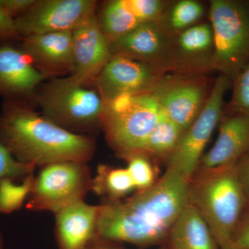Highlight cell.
<instances>
[{"label":"cell","mask_w":249,"mask_h":249,"mask_svg":"<svg viewBox=\"0 0 249 249\" xmlns=\"http://www.w3.org/2000/svg\"><path fill=\"white\" fill-rule=\"evenodd\" d=\"M188 201V180L167 168L150 188L119 201L101 203L97 235L139 247L163 245Z\"/></svg>","instance_id":"cell-1"},{"label":"cell","mask_w":249,"mask_h":249,"mask_svg":"<svg viewBox=\"0 0 249 249\" xmlns=\"http://www.w3.org/2000/svg\"><path fill=\"white\" fill-rule=\"evenodd\" d=\"M0 142L18 161L40 168L58 162L88 163L96 147L93 139L62 128L31 105L11 101L3 102Z\"/></svg>","instance_id":"cell-2"},{"label":"cell","mask_w":249,"mask_h":249,"mask_svg":"<svg viewBox=\"0 0 249 249\" xmlns=\"http://www.w3.org/2000/svg\"><path fill=\"white\" fill-rule=\"evenodd\" d=\"M188 201L207 223L219 248L231 242L249 205L235 165L196 171L188 180Z\"/></svg>","instance_id":"cell-3"},{"label":"cell","mask_w":249,"mask_h":249,"mask_svg":"<svg viewBox=\"0 0 249 249\" xmlns=\"http://www.w3.org/2000/svg\"><path fill=\"white\" fill-rule=\"evenodd\" d=\"M42 116L73 133L101 128L104 101L97 90L83 86L70 77L45 80L31 100Z\"/></svg>","instance_id":"cell-4"},{"label":"cell","mask_w":249,"mask_h":249,"mask_svg":"<svg viewBox=\"0 0 249 249\" xmlns=\"http://www.w3.org/2000/svg\"><path fill=\"white\" fill-rule=\"evenodd\" d=\"M162 110L151 93L124 94L104 101L101 120L106 140L121 158L142 153Z\"/></svg>","instance_id":"cell-5"},{"label":"cell","mask_w":249,"mask_h":249,"mask_svg":"<svg viewBox=\"0 0 249 249\" xmlns=\"http://www.w3.org/2000/svg\"><path fill=\"white\" fill-rule=\"evenodd\" d=\"M209 18L214 38L213 70L232 80L249 61V1L212 0Z\"/></svg>","instance_id":"cell-6"},{"label":"cell","mask_w":249,"mask_h":249,"mask_svg":"<svg viewBox=\"0 0 249 249\" xmlns=\"http://www.w3.org/2000/svg\"><path fill=\"white\" fill-rule=\"evenodd\" d=\"M88 163L64 161L41 167L26 201V209L56 214L70 205L84 201L91 191L92 181Z\"/></svg>","instance_id":"cell-7"},{"label":"cell","mask_w":249,"mask_h":249,"mask_svg":"<svg viewBox=\"0 0 249 249\" xmlns=\"http://www.w3.org/2000/svg\"><path fill=\"white\" fill-rule=\"evenodd\" d=\"M231 85L229 77L222 74L217 77L202 111L183 132L175 150L167 159V168L175 170L188 180L196 173L205 147L222 121L224 96Z\"/></svg>","instance_id":"cell-8"},{"label":"cell","mask_w":249,"mask_h":249,"mask_svg":"<svg viewBox=\"0 0 249 249\" xmlns=\"http://www.w3.org/2000/svg\"><path fill=\"white\" fill-rule=\"evenodd\" d=\"M211 89L206 74L168 72L159 80L151 94L162 111L184 132L202 111Z\"/></svg>","instance_id":"cell-9"},{"label":"cell","mask_w":249,"mask_h":249,"mask_svg":"<svg viewBox=\"0 0 249 249\" xmlns=\"http://www.w3.org/2000/svg\"><path fill=\"white\" fill-rule=\"evenodd\" d=\"M95 0H35L27 12L15 19L21 37L73 31L96 12Z\"/></svg>","instance_id":"cell-10"},{"label":"cell","mask_w":249,"mask_h":249,"mask_svg":"<svg viewBox=\"0 0 249 249\" xmlns=\"http://www.w3.org/2000/svg\"><path fill=\"white\" fill-rule=\"evenodd\" d=\"M164 74L142 62L112 55L95 80L93 88L97 90L103 101L124 94H149Z\"/></svg>","instance_id":"cell-11"},{"label":"cell","mask_w":249,"mask_h":249,"mask_svg":"<svg viewBox=\"0 0 249 249\" xmlns=\"http://www.w3.org/2000/svg\"><path fill=\"white\" fill-rule=\"evenodd\" d=\"M72 37L74 62L69 77L78 84L93 88L112 55L109 42L98 25L96 12L72 31Z\"/></svg>","instance_id":"cell-12"},{"label":"cell","mask_w":249,"mask_h":249,"mask_svg":"<svg viewBox=\"0 0 249 249\" xmlns=\"http://www.w3.org/2000/svg\"><path fill=\"white\" fill-rule=\"evenodd\" d=\"M45 80L21 42L0 43V97L4 101L31 105L36 90Z\"/></svg>","instance_id":"cell-13"},{"label":"cell","mask_w":249,"mask_h":249,"mask_svg":"<svg viewBox=\"0 0 249 249\" xmlns=\"http://www.w3.org/2000/svg\"><path fill=\"white\" fill-rule=\"evenodd\" d=\"M173 37L159 22L141 24L127 35L111 42L112 55L132 59L160 70L170 72Z\"/></svg>","instance_id":"cell-14"},{"label":"cell","mask_w":249,"mask_h":249,"mask_svg":"<svg viewBox=\"0 0 249 249\" xmlns=\"http://www.w3.org/2000/svg\"><path fill=\"white\" fill-rule=\"evenodd\" d=\"M21 45L47 80L71 74L74 62L72 31L27 36L22 37Z\"/></svg>","instance_id":"cell-15"},{"label":"cell","mask_w":249,"mask_h":249,"mask_svg":"<svg viewBox=\"0 0 249 249\" xmlns=\"http://www.w3.org/2000/svg\"><path fill=\"white\" fill-rule=\"evenodd\" d=\"M214 52L211 24H196L173 37L170 72L206 74L213 70Z\"/></svg>","instance_id":"cell-16"},{"label":"cell","mask_w":249,"mask_h":249,"mask_svg":"<svg viewBox=\"0 0 249 249\" xmlns=\"http://www.w3.org/2000/svg\"><path fill=\"white\" fill-rule=\"evenodd\" d=\"M249 152V116L229 114L222 117L217 140L201 157L196 171L231 166Z\"/></svg>","instance_id":"cell-17"},{"label":"cell","mask_w":249,"mask_h":249,"mask_svg":"<svg viewBox=\"0 0 249 249\" xmlns=\"http://www.w3.org/2000/svg\"><path fill=\"white\" fill-rule=\"evenodd\" d=\"M99 205L84 201L67 206L55 215V238L58 249H85L97 237Z\"/></svg>","instance_id":"cell-18"},{"label":"cell","mask_w":249,"mask_h":249,"mask_svg":"<svg viewBox=\"0 0 249 249\" xmlns=\"http://www.w3.org/2000/svg\"><path fill=\"white\" fill-rule=\"evenodd\" d=\"M163 245L165 249H220L207 223L189 201Z\"/></svg>","instance_id":"cell-19"},{"label":"cell","mask_w":249,"mask_h":249,"mask_svg":"<svg viewBox=\"0 0 249 249\" xmlns=\"http://www.w3.org/2000/svg\"><path fill=\"white\" fill-rule=\"evenodd\" d=\"M96 17L100 29L109 44L142 24L129 9L127 0L105 1Z\"/></svg>","instance_id":"cell-20"},{"label":"cell","mask_w":249,"mask_h":249,"mask_svg":"<svg viewBox=\"0 0 249 249\" xmlns=\"http://www.w3.org/2000/svg\"><path fill=\"white\" fill-rule=\"evenodd\" d=\"M134 189L135 186L127 168H114L101 163L91 181V191L100 196L103 202L121 200Z\"/></svg>","instance_id":"cell-21"},{"label":"cell","mask_w":249,"mask_h":249,"mask_svg":"<svg viewBox=\"0 0 249 249\" xmlns=\"http://www.w3.org/2000/svg\"><path fill=\"white\" fill-rule=\"evenodd\" d=\"M204 14L205 8L200 1H169L158 22L168 35L175 37L188 28L200 23Z\"/></svg>","instance_id":"cell-22"},{"label":"cell","mask_w":249,"mask_h":249,"mask_svg":"<svg viewBox=\"0 0 249 249\" xmlns=\"http://www.w3.org/2000/svg\"><path fill=\"white\" fill-rule=\"evenodd\" d=\"M183 132V129L162 111L160 120L149 135L141 155L149 159L167 160L178 145Z\"/></svg>","instance_id":"cell-23"},{"label":"cell","mask_w":249,"mask_h":249,"mask_svg":"<svg viewBox=\"0 0 249 249\" xmlns=\"http://www.w3.org/2000/svg\"><path fill=\"white\" fill-rule=\"evenodd\" d=\"M35 175L34 173L24 178L21 184L14 183L12 178L0 180V213L10 214L22 208L23 204L34 186Z\"/></svg>","instance_id":"cell-24"},{"label":"cell","mask_w":249,"mask_h":249,"mask_svg":"<svg viewBox=\"0 0 249 249\" xmlns=\"http://www.w3.org/2000/svg\"><path fill=\"white\" fill-rule=\"evenodd\" d=\"M231 80L232 96L225 111L228 115L249 116V61Z\"/></svg>","instance_id":"cell-25"},{"label":"cell","mask_w":249,"mask_h":249,"mask_svg":"<svg viewBox=\"0 0 249 249\" xmlns=\"http://www.w3.org/2000/svg\"><path fill=\"white\" fill-rule=\"evenodd\" d=\"M127 169L137 191L150 188L157 181L153 165L150 159L143 155H134L126 160Z\"/></svg>","instance_id":"cell-26"},{"label":"cell","mask_w":249,"mask_h":249,"mask_svg":"<svg viewBox=\"0 0 249 249\" xmlns=\"http://www.w3.org/2000/svg\"><path fill=\"white\" fill-rule=\"evenodd\" d=\"M129 9L141 24L158 22L168 6L163 0H127Z\"/></svg>","instance_id":"cell-27"},{"label":"cell","mask_w":249,"mask_h":249,"mask_svg":"<svg viewBox=\"0 0 249 249\" xmlns=\"http://www.w3.org/2000/svg\"><path fill=\"white\" fill-rule=\"evenodd\" d=\"M35 168L34 165L24 164L16 160L0 142V180L24 178L34 173Z\"/></svg>","instance_id":"cell-28"},{"label":"cell","mask_w":249,"mask_h":249,"mask_svg":"<svg viewBox=\"0 0 249 249\" xmlns=\"http://www.w3.org/2000/svg\"><path fill=\"white\" fill-rule=\"evenodd\" d=\"M22 37L18 33L15 19L0 7V43L20 42Z\"/></svg>","instance_id":"cell-29"},{"label":"cell","mask_w":249,"mask_h":249,"mask_svg":"<svg viewBox=\"0 0 249 249\" xmlns=\"http://www.w3.org/2000/svg\"><path fill=\"white\" fill-rule=\"evenodd\" d=\"M231 243L236 249H249V205L236 227Z\"/></svg>","instance_id":"cell-30"},{"label":"cell","mask_w":249,"mask_h":249,"mask_svg":"<svg viewBox=\"0 0 249 249\" xmlns=\"http://www.w3.org/2000/svg\"><path fill=\"white\" fill-rule=\"evenodd\" d=\"M35 0H0V7L13 19L27 12Z\"/></svg>","instance_id":"cell-31"},{"label":"cell","mask_w":249,"mask_h":249,"mask_svg":"<svg viewBox=\"0 0 249 249\" xmlns=\"http://www.w3.org/2000/svg\"><path fill=\"white\" fill-rule=\"evenodd\" d=\"M237 178L249 205V152L235 164Z\"/></svg>","instance_id":"cell-32"},{"label":"cell","mask_w":249,"mask_h":249,"mask_svg":"<svg viewBox=\"0 0 249 249\" xmlns=\"http://www.w3.org/2000/svg\"><path fill=\"white\" fill-rule=\"evenodd\" d=\"M85 249H127L124 248L120 245V243L103 238V237H97L87 246Z\"/></svg>","instance_id":"cell-33"},{"label":"cell","mask_w":249,"mask_h":249,"mask_svg":"<svg viewBox=\"0 0 249 249\" xmlns=\"http://www.w3.org/2000/svg\"><path fill=\"white\" fill-rule=\"evenodd\" d=\"M220 249H236L235 247L232 245L231 242L230 243L227 244V245L223 246V247H221Z\"/></svg>","instance_id":"cell-34"},{"label":"cell","mask_w":249,"mask_h":249,"mask_svg":"<svg viewBox=\"0 0 249 249\" xmlns=\"http://www.w3.org/2000/svg\"><path fill=\"white\" fill-rule=\"evenodd\" d=\"M3 247H4V240H3L2 235L0 232V249H3Z\"/></svg>","instance_id":"cell-35"}]
</instances>
